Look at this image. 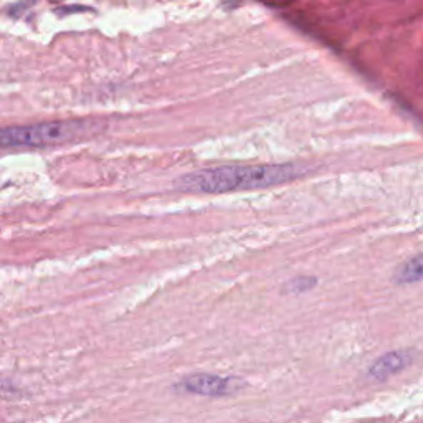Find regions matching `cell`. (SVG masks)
Listing matches in <instances>:
<instances>
[{
    "label": "cell",
    "instance_id": "obj_1",
    "mask_svg": "<svg viewBox=\"0 0 423 423\" xmlns=\"http://www.w3.org/2000/svg\"><path fill=\"white\" fill-rule=\"evenodd\" d=\"M302 172L305 170L295 164L223 165L182 175L175 187L182 192H198V194L266 189L295 180Z\"/></svg>",
    "mask_w": 423,
    "mask_h": 423
},
{
    "label": "cell",
    "instance_id": "obj_2",
    "mask_svg": "<svg viewBox=\"0 0 423 423\" xmlns=\"http://www.w3.org/2000/svg\"><path fill=\"white\" fill-rule=\"evenodd\" d=\"M83 133H86V124L81 121H50L4 128L0 141L4 148H45L68 143Z\"/></svg>",
    "mask_w": 423,
    "mask_h": 423
},
{
    "label": "cell",
    "instance_id": "obj_3",
    "mask_svg": "<svg viewBox=\"0 0 423 423\" xmlns=\"http://www.w3.org/2000/svg\"><path fill=\"white\" fill-rule=\"evenodd\" d=\"M235 387H237V380L220 377V375L215 374H194L185 377L180 384H177V389L203 397L225 395L230 394Z\"/></svg>",
    "mask_w": 423,
    "mask_h": 423
},
{
    "label": "cell",
    "instance_id": "obj_4",
    "mask_svg": "<svg viewBox=\"0 0 423 423\" xmlns=\"http://www.w3.org/2000/svg\"><path fill=\"white\" fill-rule=\"evenodd\" d=\"M412 360V354L407 351H394L384 354L382 357H379L372 364V367L369 369L370 377L375 380H385L390 375L400 372L402 369L407 367Z\"/></svg>",
    "mask_w": 423,
    "mask_h": 423
},
{
    "label": "cell",
    "instance_id": "obj_5",
    "mask_svg": "<svg viewBox=\"0 0 423 423\" xmlns=\"http://www.w3.org/2000/svg\"><path fill=\"white\" fill-rule=\"evenodd\" d=\"M397 280L399 283H415V281L423 280V257L407 261L397 273Z\"/></svg>",
    "mask_w": 423,
    "mask_h": 423
},
{
    "label": "cell",
    "instance_id": "obj_6",
    "mask_svg": "<svg viewBox=\"0 0 423 423\" xmlns=\"http://www.w3.org/2000/svg\"><path fill=\"white\" fill-rule=\"evenodd\" d=\"M315 285H316L315 278H310V276H300V278H295V280L290 281L288 288H290L291 293L301 295V293H305V291L311 290Z\"/></svg>",
    "mask_w": 423,
    "mask_h": 423
}]
</instances>
